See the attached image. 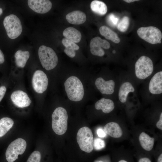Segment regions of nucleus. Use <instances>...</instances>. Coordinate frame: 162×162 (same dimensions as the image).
Instances as JSON below:
<instances>
[{
	"instance_id": "393cba45",
	"label": "nucleus",
	"mask_w": 162,
	"mask_h": 162,
	"mask_svg": "<svg viewBox=\"0 0 162 162\" xmlns=\"http://www.w3.org/2000/svg\"><path fill=\"white\" fill-rule=\"evenodd\" d=\"M129 24V18L128 16H124L117 24V28L121 32H124L128 28Z\"/></svg>"
},
{
	"instance_id": "f3484780",
	"label": "nucleus",
	"mask_w": 162,
	"mask_h": 162,
	"mask_svg": "<svg viewBox=\"0 0 162 162\" xmlns=\"http://www.w3.org/2000/svg\"><path fill=\"white\" fill-rule=\"evenodd\" d=\"M95 108L97 110H102L103 112L105 113H108L114 110L115 105L111 100L102 98L96 102Z\"/></svg>"
},
{
	"instance_id": "ea45409f",
	"label": "nucleus",
	"mask_w": 162,
	"mask_h": 162,
	"mask_svg": "<svg viewBox=\"0 0 162 162\" xmlns=\"http://www.w3.org/2000/svg\"></svg>"
},
{
	"instance_id": "9b49d317",
	"label": "nucleus",
	"mask_w": 162,
	"mask_h": 162,
	"mask_svg": "<svg viewBox=\"0 0 162 162\" xmlns=\"http://www.w3.org/2000/svg\"><path fill=\"white\" fill-rule=\"evenodd\" d=\"M28 4L33 11L41 14L48 12L52 7L51 2L48 0H28Z\"/></svg>"
},
{
	"instance_id": "4be33fe9",
	"label": "nucleus",
	"mask_w": 162,
	"mask_h": 162,
	"mask_svg": "<svg viewBox=\"0 0 162 162\" xmlns=\"http://www.w3.org/2000/svg\"><path fill=\"white\" fill-rule=\"evenodd\" d=\"M29 56L28 51H22L21 50L17 51L14 55L15 63L17 66L21 68L24 67Z\"/></svg>"
},
{
	"instance_id": "7ed1b4c3",
	"label": "nucleus",
	"mask_w": 162,
	"mask_h": 162,
	"mask_svg": "<svg viewBox=\"0 0 162 162\" xmlns=\"http://www.w3.org/2000/svg\"><path fill=\"white\" fill-rule=\"evenodd\" d=\"M38 54L41 64L46 70L52 69L57 65V56L51 48L44 45L40 46L38 49Z\"/></svg>"
},
{
	"instance_id": "39448f33",
	"label": "nucleus",
	"mask_w": 162,
	"mask_h": 162,
	"mask_svg": "<svg viewBox=\"0 0 162 162\" xmlns=\"http://www.w3.org/2000/svg\"><path fill=\"white\" fill-rule=\"evenodd\" d=\"M76 140L80 149L87 153L91 152L93 149V136L90 128L83 127L78 131Z\"/></svg>"
},
{
	"instance_id": "7c9ffc66",
	"label": "nucleus",
	"mask_w": 162,
	"mask_h": 162,
	"mask_svg": "<svg viewBox=\"0 0 162 162\" xmlns=\"http://www.w3.org/2000/svg\"><path fill=\"white\" fill-rule=\"evenodd\" d=\"M157 127L159 129L162 130V113L160 114L159 121L156 123Z\"/></svg>"
},
{
	"instance_id": "4468645a",
	"label": "nucleus",
	"mask_w": 162,
	"mask_h": 162,
	"mask_svg": "<svg viewBox=\"0 0 162 162\" xmlns=\"http://www.w3.org/2000/svg\"><path fill=\"white\" fill-rule=\"evenodd\" d=\"M149 90L153 94L162 92V71L156 73L151 78L149 84Z\"/></svg>"
},
{
	"instance_id": "72a5a7b5",
	"label": "nucleus",
	"mask_w": 162,
	"mask_h": 162,
	"mask_svg": "<svg viewBox=\"0 0 162 162\" xmlns=\"http://www.w3.org/2000/svg\"><path fill=\"white\" fill-rule=\"evenodd\" d=\"M138 162H151L150 160L147 158H140Z\"/></svg>"
},
{
	"instance_id": "9d476101",
	"label": "nucleus",
	"mask_w": 162,
	"mask_h": 162,
	"mask_svg": "<svg viewBox=\"0 0 162 162\" xmlns=\"http://www.w3.org/2000/svg\"><path fill=\"white\" fill-rule=\"evenodd\" d=\"M110 46V44L108 41L99 37H96L92 39L90 44L91 53L94 55L100 57L103 56L105 54L104 51L102 48L108 49Z\"/></svg>"
},
{
	"instance_id": "2eb2a0df",
	"label": "nucleus",
	"mask_w": 162,
	"mask_h": 162,
	"mask_svg": "<svg viewBox=\"0 0 162 162\" xmlns=\"http://www.w3.org/2000/svg\"><path fill=\"white\" fill-rule=\"evenodd\" d=\"M66 18L69 23L74 25L82 24L86 20L85 13L80 10H75L70 12L67 14Z\"/></svg>"
},
{
	"instance_id": "473e14b6",
	"label": "nucleus",
	"mask_w": 162,
	"mask_h": 162,
	"mask_svg": "<svg viewBox=\"0 0 162 162\" xmlns=\"http://www.w3.org/2000/svg\"><path fill=\"white\" fill-rule=\"evenodd\" d=\"M4 61V56L2 51L0 49V64L3 63Z\"/></svg>"
},
{
	"instance_id": "a878e982",
	"label": "nucleus",
	"mask_w": 162,
	"mask_h": 162,
	"mask_svg": "<svg viewBox=\"0 0 162 162\" xmlns=\"http://www.w3.org/2000/svg\"><path fill=\"white\" fill-rule=\"evenodd\" d=\"M62 43L65 46V48L69 49L77 50L79 49V46L75 43L66 38H64L62 40Z\"/></svg>"
},
{
	"instance_id": "5701e85b",
	"label": "nucleus",
	"mask_w": 162,
	"mask_h": 162,
	"mask_svg": "<svg viewBox=\"0 0 162 162\" xmlns=\"http://www.w3.org/2000/svg\"><path fill=\"white\" fill-rule=\"evenodd\" d=\"M90 8L93 12L101 16L106 14L107 11V8L106 4L98 0L92 1L90 4Z\"/></svg>"
},
{
	"instance_id": "f03ea898",
	"label": "nucleus",
	"mask_w": 162,
	"mask_h": 162,
	"mask_svg": "<svg viewBox=\"0 0 162 162\" xmlns=\"http://www.w3.org/2000/svg\"><path fill=\"white\" fill-rule=\"evenodd\" d=\"M52 130L56 134L62 135L67 131L68 115L66 110L63 107L57 108L52 116Z\"/></svg>"
},
{
	"instance_id": "20e7f679",
	"label": "nucleus",
	"mask_w": 162,
	"mask_h": 162,
	"mask_svg": "<svg viewBox=\"0 0 162 162\" xmlns=\"http://www.w3.org/2000/svg\"><path fill=\"white\" fill-rule=\"evenodd\" d=\"M3 25L10 38L15 39L21 34L22 25L20 20L16 15L11 14L6 16L3 20Z\"/></svg>"
},
{
	"instance_id": "cd10ccee",
	"label": "nucleus",
	"mask_w": 162,
	"mask_h": 162,
	"mask_svg": "<svg viewBox=\"0 0 162 162\" xmlns=\"http://www.w3.org/2000/svg\"><path fill=\"white\" fill-rule=\"evenodd\" d=\"M105 146V144L104 141L101 139L97 138L93 140V148L96 150H100L104 148Z\"/></svg>"
},
{
	"instance_id": "b1692460",
	"label": "nucleus",
	"mask_w": 162,
	"mask_h": 162,
	"mask_svg": "<svg viewBox=\"0 0 162 162\" xmlns=\"http://www.w3.org/2000/svg\"><path fill=\"white\" fill-rule=\"evenodd\" d=\"M13 120L8 117H4L0 119V137L4 136L12 128Z\"/></svg>"
},
{
	"instance_id": "c9c22d12",
	"label": "nucleus",
	"mask_w": 162,
	"mask_h": 162,
	"mask_svg": "<svg viewBox=\"0 0 162 162\" xmlns=\"http://www.w3.org/2000/svg\"><path fill=\"white\" fill-rule=\"evenodd\" d=\"M158 162H162V154H161L159 156L158 160Z\"/></svg>"
},
{
	"instance_id": "2f4dec72",
	"label": "nucleus",
	"mask_w": 162,
	"mask_h": 162,
	"mask_svg": "<svg viewBox=\"0 0 162 162\" xmlns=\"http://www.w3.org/2000/svg\"><path fill=\"white\" fill-rule=\"evenodd\" d=\"M97 134L98 136L100 137H104L106 136V134L104 131L101 129H99L98 130Z\"/></svg>"
},
{
	"instance_id": "f704fd0d",
	"label": "nucleus",
	"mask_w": 162,
	"mask_h": 162,
	"mask_svg": "<svg viewBox=\"0 0 162 162\" xmlns=\"http://www.w3.org/2000/svg\"><path fill=\"white\" fill-rule=\"evenodd\" d=\"M125 2L127 3H130L132 2H133L135 1H139V0H124Z\"/></svg>"
},
{
	"instance_id": "1a4fd4ad",
	"label": "nucleus",
	"mask_w": 162,
	"mask_h": 162,
	"mask_svg": "<svg viewBox=\"0 0 162 162\" xmlns=\"http://www.w3.org/2000/svg\"><path fill=\"white\" fill-rule=\"evenodd\" d=\"M48 80L46 74L42 70H38L34 73L32 78V83L34 90L41 94L47 89Z\"/></svg>"
},
{
	"instance_id": "ddd939ff",
	"label": "nucleus",
	"mask_w": 162,
	"mask_h": 162,
	"mask_svg": "<svg viewBox=\"0 0 162 162\" xmlns=\"http://www.w3.org/2000/svg\"><path fill=\"white\" fill-rule=\"evenodd\" d=\"M95 85L102 94H111L114 92L115 82L112 80L106 81L102 77H98L95 80Z\"/></svg>"
},
{
	"instance_id": "f257e3e1",
	"label": "nucleus",
	"mask_w": 162,
	"mask_h": 162,
	"mask_svg": "<svg viewBox=\"0 0 162 162\" xmlns=\"http://www.w3.org/2000/svg\"><path fill=\"white\" fill-rule=\"evenodd\" d=\"M65 90L68 98L75 101L81 100L84 95V89L82 84L76 76H71L68 77L64 83Z\"/></svg>"
},
{
	"instance_id": "a211bd4d",
	"label": "nucleus",
	"mask_w": 162,
	"mask_h": 162,
	"mask_svg": "<svg viewBox=\"0 0 162 162\" xmlns=\"http://www.w3.org/2000/svg\"><path fill=\"white\" fill-rule=\"evenodd\" d=\"M63 34L66 38L75 43L79 42L82 38L81 32L72 27L65 28L63 32Z\"/></svg>"
},
{
	"instance_id": "e433bc0d",
	"label": "nucleus",
	"mask_w": 162,
	"mask_h": 162,
	"mask_svg": "<svg viewBox=\"0 0 162 162\" xmlns=\"http://www.w3.org/2000/svg\"><path fill=\"white\" fill-rule=\"evenodd\" d=\"M118 162H128L127 161L124 160H119Z\"/></svg>"
},
{
	"instance_id": "6ab92c4d",
	"label": "nucleus",
	"mask_w": 162,
	"mask_h": 162,
	"mask_svg": "<svg viewBox=\"0 0 162 162\" xmlns=\"http://www.w3.org/2000/svg\"><path fill=\"white\" fill-rule=\"evenodd\" d=\"M134 91V88L131 83L127 82L123 83L120 86L118 92V98L120 101L122 103L125 102L128 93Z\"/></svg>"
},
{
	"instance_id": "f8f14e48",
	"label": "nucleus",
	"mask_w": 162,
	"mask_h": 162,
	"mask_svg": "<svg viewBox=\"0 0 162 162\" xmlns=\"http://www.w3.org/2000/svg\"><path fill=\"white\" fill-rule=\"evenodd\" d=\"M10 99L15 106L21 108L28 106L31 103L27 94L21 90L13 92L10 96Z\"/></svg>"
},
{
	"instance_id": "423d86ee",
	"label": "nucleus",
	"mask_w": 162,
	"mask_h": 162,
	"mask_svg": "<svg viewBox=\"0 0 162 162\" xmlns=\"http://www.w3.org/2000/svg\"><path fill=\"white\" fill-rule=\"evenodd\" d=\"M153 69L152 61L147 56H141L135 64V74L137 77L140 79H145L150 76Z\"/></svg>"
},
{
	"instance_id": "bb28decb",
	"label": "nucleus",
	"mask_w": 162,
	"mask_h": 162,
	"mask_svg": "<svg viewBox=\"0 0 162 162\" xmlns=\"http://www.w3.org/2000/svg\"><path fill=\"white\" fill-rule=\"evenodd\" d=\"M41 155L40 152L34 151L30 155L27 162H40Z\"/></svg>"
},
{
	"instance_id": "aec40b11",
	"label": "nucleus",
	"mask_w": 162,
	"mask_h": 162,
	"mask_svg": "<svg viewBox=\"0 0 162 162\" xmlns=\"http://www.w3.org/2000/svg\"><path fill=\"white\" fill-rule=\"evenodd\" d=\"M99 31L101 35L106 39L116 44L120 42V39L117 34L108 27L102 26L100 27Z\"/></svg>"
},
{
	"instance_id": "dca6fc26",
	"label": "nucleus",
	"mask_w": 162,
	"mask_h": 162,
	"mask_svg": "<svg viewBox=\"0 0 162 162\" xmlns=\"http://www.w3.org/2000/svg\"><path fill=\"white\" fill-rule=\"evenodd\" d=\"M105 133L114 138H118L122 135L123 132L119 125L116 122H110L106 124L104 128Z\"/></svg>"
},
{
	"instance_id": "6e6552de",
	"label": "nucleus",
	"mask_w": 162,
	"mask_h": 162,
	"mask_svg": "<svg viewBox=\"0 0 162 162\" xmlns=\"http://www.w3.org/2000/svg\"><path fill=\"white\" fill-rule=\"evenodd\" d=\"M27 146L26 141L19 138L12 141L8 146L5 152L6 159L8 162H13L18 158L19 154L25 152Z\"/></svg>"
},
{
	"instance_id": "c756f323",
	"label": "nucleus",
	"mask_w": 162,
	"mask_h": 162,
	"mask_svg": "<svg viewBox=\"0 0 162 162\" xmlns=\"http://www.w3.org/2000/svg\"><path fill=\"white\" fill-rule=\"evenodd\" d=\"M6 91V87L4 86L0 87V102L3 98Z\"/></svg>"
},
{
	"instance_id": "0eeeda50",
	"label": "nucleus",
	"mask_w": 162,
	"mask_h": 162,
	"mask_svg": "<svg viewBox=\"0 0 162 162\" xmlns=\"http://www.w3.org/2000/svg\"><path fill=\"white\" fill-rule=\"evenodd\" d=\"M139 36L146 41L152 44L161 43L162 34L158 28L153 26L141 27L137 31Z\"/></svg>"
},
{
	"instance_id": "c85d7f7f",
	"label": "nucleus",
	"mask_w": 162,
	"mask_h": 162,
	"mask_svg": "<svg viewBox=\"0 0 162 162\" xmlns=\"http://www.w3.org/2000/svg\"><path fill=\"white\" fill-rule=\"evenodd\" d=\"M107 20L108 24L113 27L117 25L118 21V18L113 14H111L108 16Z\"/></svg>"
},
{
	"instance_id": "4c0bfd02",
	"label": "nucleus",
	"mask_w": 162,
	"mask_h": 162,
	"mask_svg": "<svg viewBox=\"0 0 162 162\" xmlns=\"http://www.w3.org/2000/svg\"><path fill=\"white\" fill-rule=\"evenodd\" d=\"M2 11H3L2 9L1 8H0V15H1L2 14Z\"/></svg>"
},
{
	"instance_id": "58836bf2",
	"label": "nucleus",
	"mask_w": 162,
	"mask_h": 162,
	"mask_svg": "<svg viewBox=\"0 0 162 162\" xmlns=\"http://www.w3.org/2000/svg\"><path fill=\"white\" fill-rule=\"evenodd\" d=\"M112 52L114 53H116V51L115 50H113V51H112Z\"/></svg>"
},
{
	"instance_id": "412c9836",
	"label": "nucleus",
	"mask_w": 162,
	"mask_h": 162,
	"mask_svg": "<svg viewBox=\"0 0 162 162\" xmlns=\"http://www.w3.org/2000/svg\"><path fill=\"white\" fill-rule=\"evenodd\" d=\"M139 140L141 146L144 149L147 151H150L152 150L154 145V138L151 137L148 134L143 132L139 136Z\"/></svg>"
}]
</instances>
